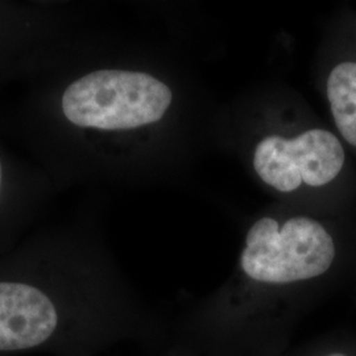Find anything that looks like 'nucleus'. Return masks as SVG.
<instances>
[{
	"instance_id": "obj_1",
	"label": "nucleus",
	"mask_w": 356,
	"mask_h": 356,
	"mask_svg": "<svg viewBox=\"0 0 356 356\" xmlns=\"http://www.w3.org/2000/svg\"><path fill=\"white\" fill-rule=\"evenodd\" d=\"M172 103L160 79L140 72H92L65 90L63 111L78 127L134 129L159 122Z\"/></svg>"
},
{
	"instance_id": "obj_2",
	"label": "nucleus",
	"mask_w": 356,
	"mask_h": 356,
	"mask_svg": "<svg viewBox=\"0 0 356 356\" xmlns=\"http://www.w3.org/2000/svg\"><path fill=\"white\" fill-rule=\"evenodd\" d=\"M334 257V241L317 220L296 216L280 227L266 216L245 236L241 267L252 280L285 285L318 277L330 269Z\"/></svg>"
},
{
	"instance_id": "obj_3",
	"label": "nucleus",
	"mask_w": 356,
	"mask_h": 356,
	"mask_svg": "<svg viewBox=\"0 0 356 356\" xmlns=\"http://www.w3.org/2000/svg\"><path fill=\"white\" fill-rule=\"evenodd\" d=\"M343 164L341 141L318 128L292 139L270 135L257 144L254 153L259 177L281 193H292L301 184L313 188L327 185L341 173Z\"/></svg>"
},
{
	"instance_id": "obj_4",
	"label": "nucleus",
	"mask_w": 356,
	"mask_h": 356,
	"mask_svg": "<svg viewBox=\"0 0 356 356\" xmlns=\"http://www.w3.org/2000/svg\"><path fill=\"white\" fill-rule=\"evenodd\" d=\"M57 327V312L48 296L19 282H0V351L44 343Z\"/></svg>"
},
{
	"instance_id": "obj_5",
	"label": "nucleus",
	"mask_w": 356,
	"mask_h": 356,
	"mask_svg": "<svg viewBox=\"0 0 356 356\" xmlns=\"http://www.w3.org/2000/svg\"><path fill=\"white\" fill-rule=\"evenodd\" d=\"M327 98L337 128L344 140L356 147V64L335 66L327 79Z\"/></svg>"
},
{
	"instance_id": "obj_6",
	"label": "nucleus",
	"mask_w": 356,
	"mask_h": 356,
	"mask_svg": "<svg viewBox=\"0 0 356 356\" xmlns=\"http://www.w3.org/2000/svg\"><path fill=\"white\" fill-rule=\"evenodd\" d=\"M327 356H346V355H343V354H339V353H335V354H330V355H327Z\"/></svg>"
},
{
	"instance_id": "obj_7",
	"label": "nucleus",
	"mask_w": 356,
	"mask_h": 356,
	"mask_svg": "<svg viewBox=\"0 0 356 356\" xmlns=\"http://www.w3.org/2000/svg\"><path fill=\"white\" fill-rule=\"evenodd\" d=\"M0 185H1V164H0Z\"/></svg>"
}]
</instances>
